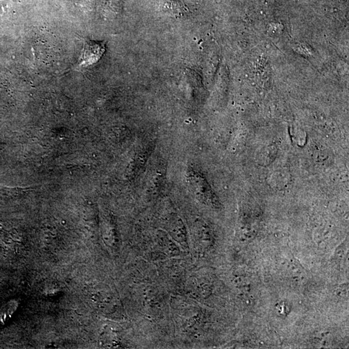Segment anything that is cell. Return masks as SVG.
Here are the masks:
<instances>
[{
  "label": "cell",
  "mask_w": 349,
  "mask_h": 349,
  "mask_svg": "<svg viewBox=\"0 0 349 349\" xmlns=\"http://www.w3.org/2000/svg\"><path fill=\"white\" fill-rule=\"evenodd\" d=\"M186 179L190 191L197 200L203 204L214 207L218 206L219 201L216 199L209 183L200 173L190 168L186 172Z\"/></svg>",
  "instance_id": "6da1fadb"
},
{
  "label": "cell",
  "mask_w": 349,
  "mask_h": 349,
  "mask_svg": "<svg viewBox=\"0 0 349 349\" xmlns=\"http://www.w3.org/2000/svg\"><path fill=\"white\" fill-rule=\"evenodd\" d=\"M289 310H290V308L285 303H279L278 305L277 311L280 315H287Z\"/></svg>",
  "instance_id": "277c9868"
},
{
  "label": "cell",
  "mask_w": 349,
  "mask_h": 349,
  "mask_svg": "<svg viewBox=\"0 0 349 349\" xmlns=\"http://www.w3.org/2000/svg\"><path fill=\"white\" fill-rule=\"evenodd\" d=\"M169 235L182 246L188 247L187 232L183 220L177 215H173L169 220L168 226Z\"/></svg>",
  "instance_id": "3957f363"
},
{
  "label": "cell",
  "mask_w": 349,
  "mask_h": 349,
  "mask_svg": "<svg viewBox=\"0 0 349 349\" xmlns=\"http://www.w3.org/2000/svg\"><path fill=\"white\" fill-rule=\"evenodd\" d=\"M105 51L102 43L88 41L85 43L80 59L81 66L87 67L99 61Z\"/></svg>",
  "instance_id": "7a4b0ae2"
}]
</instances>
